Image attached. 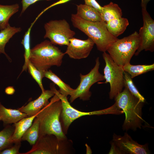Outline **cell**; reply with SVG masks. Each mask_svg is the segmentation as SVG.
Instances as JSON below:
<instances>
[{"label": "cell", "mask_w": 154, "mask_h": 154, "mask_svg": "<svg viewBox=\"0 0 154 154\" xmlns=\"http://www.w3.org/2000/svg\"><path fill=\"white\" fill-rule=\"evenodd\" d=\"M62 109L61 101L55 94L50 101L40 110L35 117L39 122V136L53 135L59 139L67 138L62 131L60 120Z\"/></svg>", "instance_id": "cell-1"}, {"label": "cell", "mask_w": 154, "mask_h": 154, "mask_svg": "<svg viewBox=\"0 0 154 154\" xmlns=\"http://www.w3.org/2000/svg\"><path fill=\"white\" fill-rule=\"evenodd\" d=\"M117 107L125 113L122 125L123 131H136L141 129L145 121L142 117L144 103L131 94L125 88L114 99Z\"/></svg>", "instance_id": "cell-2"}, {"label": "cell", "mask_w": 154, "mask_h": 154, "mask_svg": "<svg viewBox=\"0 0 154 154\" xmlns=\"http://www.w3.org/2000/svg\"><path fill=\"white\" fill-rule=\"evenodd\" d=\"M71 21L73 26L86 35L95 44L98 50L107 51L110 45L118 38L113 36L108 31L105 22H90L72 14Z\"/></svg>", "instance_id": "cell-3"}, {"label": "cell", "mask_w": 154, "mask_h": 154, "mask_svg": "<svg viewBox=\"0 0 154 154\" xmlns=\"http://www.w3.org/2000/svg\"><path fill=\"white\" fill-rule=\"evenodd\" d=\"M64 54L50 41L45 40L31 49L29 60L44 74L52 66H60Z\"/></svg>", "instance_id": "cell-4"}, {"label": "cell", "mask_w": 154, "mask_h": 154, "mask_svg": "<svg viewBox=\"0 0 154 154\" xmlns=\"http://www.w3.org/2000/svg\"><path fill=\"white\" fill-rule=\"evenodd\" d=\"M50 88L61 101L62 109L60 120L62 131L65 135L67 134L71 123L74 120L81 117L87 115L107 114L119 115L122 113V110L117 106L115 103L111 106L100 110L88 112L79 111L71 106L67 97L60 93L56 89L54 84H51Z\"/></svg>", "instance_id": "cell-5"}, {"label": "cell", "mask_w": 154, "mask_h": 154, "mask_svg": "<svg viewBox=\"0 0 154 154\" xmlns=\"http://www.w3.org/2000/svg\"><path fill=\"white\" fill-rule=\"evenodd\" d=\"M140 43L138 33L135 31L128 36L117 38L110 45L107 51L117 65L123 66L130 63Z\"/></svg>", "instance_id": "cell-6"}, {"label": "cell", "mask_w": 154, "mask_h": 154, "mask_svg": "<svg viewBox=\"0 0 154 154\" xmlns=\"http://www.w3.org/2000/svg\"><path fill=\"white\" fill-rule=\"evenodd\" d=\"M72 141L60 139L53 135L39 136L32 149L22 154H68L73 153Z\"/></svg>", "instance_id": "cell-7"}, {"label": "cell", "mask_w": 154, "mask_h": 154, "mask_svg": "<svg viewBox=\"0 0 154 154\" xmlns=\"http://www.w3.org/2000/svg\"><path fill=\"white\" fill-rule=\"evenodd\" d=\"M102 57L105 63L104 76L106 81L98 83L110 84L109 98L112 100L123 91L124 88L123 80L124 71L123 66L117 65L106 52H103Z\"/></svg>", "instance_id": "cell-8"}, {"label": "cell", "mask_w": 154, "mask_h": 154, "mask_svg": "<svg viewBox=\"0 0 154 154\" xmlns=\"http://www.w3.org/2000/svg\"><path fill=\"white\" fill-rule=\"evenodd\" d=\"M44 28L46 33L44 38H49L54 45L67 46L70 39L76 34L64 19L51 20L44 24Z\"/></svg>", "instance_id": "cell-9"}, {"label": "cell", "mask_w": 154, "mask_h": 154, "mask_svg": "<svg viewBox=\"0 0 154 154\" xmlns=\"http://www.w3.org/2000/svg\"><path fill=\"white\" fill-rule=\"evenodd\" d=\"M100 64L99 57H98L96 59L95 66L88 74L86 75L80 74V82L70 95L69 100L70 103L78 98L83 101L90 100L92 94L90 91L91 86L96 83L105 80L104 75L99 71Z\"/></svg>", "instance_id": "cell-10"}, {"label": "cell", "mask_w": 154, "mask_h": 154, "mask_svg": "<svg viewBox=\"0 0 154 154\" xmlns=\"http://www.w3.org/2000/svg\"><path fill=\"white\" fill-rule=\"evenodd\" d=\"M143 25L138 33L140 39L139 46L135 52V55H138L142 51H154V21L146 9H142Z\"/></svg>", "instance_id": "cell-11"}, {"label": "cell", "mask_w": 154, "mask_h": 154, "mask_svg": "<svg viewBox=\"0 0 154 154\" xmlns=\"http://www.w3.org/2000/svg\"><path fill=\"white\" fill-rule=\"evenodd\" d=\"M121 154H149L148 144L141 145L133 140L127 132L123 136L114 133L112 140Z\"/></svg>", "instance_id": "cell-12"}, {"label": "cell", "mask_w": 154, "mask_h": 154, "mask_svg": "<svg viewBox=\"0 0 154 154\" xmlns=\"http://www.w3.org/2000/svg\"><path fill=\"white\" fill-rule=\"evenodd\" d=\"M94 44L89 38L82 40L73 37L70 39L69 44L64 54L74 59L85 58L89 56Z\"/></svg>", "instance_id": "cell-13"}, {"label": "cell", "mask_w": 154, "mask_h": 154, "mask_svg": "<svg viewBox=\"0 0 154 154\" xmlns=\"http://www.w3.org/2000/svg\"><path fill=\"white\" fill-rule=\"evenodd\" d=\"M54 94L51 88L50 90H45L37 99L29 102L18 109L21 112L26 114L28 117L37 115L48 103L49 99Z\"/></svg>", "instance_id": "cell-14"}, {"label": "cell", "mask_w": 154, "mask_h": 154, "mask_svg": "<svg viewBox=\"0 0 154 154\" xmlns=\"http://www.w3.org/2000/svg\"><path fill=\"white\" fill-rule=\"evenodd\" d=\"M27 117L26 114L21 112L19 109L7 108L0 102V117L4 126L14 123Z\"/></svg>", "instance_id": "cell-15"}, {"label": "cell", "mask_w": 154, "mask_h": 154, "mask_svg": "<svg viewBox=\"0 0 154 154\" xmlns=\"http://www.w3.org/2000/svg\"><path fill=\"white\" fill-rule=\"evenodd\" d=\"M37 115L24 118L19 121L13 123L14 127V132L11 138V141L14 143L21 141V137L27 131L31 126Z\"/></svg>", "instance_id": "cell-16"}, {"label": "cell", "mask_w": 154, "mask_h": 154, "mask_svg": "<svg viewBox=\"0 0 154 154\" xmlns=\"http://www.w3.org/2000/svg\"><path fill=\"white\" fill-rule=\"evenodd\" d=\"M76 15L80 18L90 22L103 21L100 13L96 9L85 4L77 5Z\"/></svg>", "instance_id": "cell-17"}, {"label": "cell", "mask_w": 154, "mask_h": 154, "mask_svg": "<svg viewBox=\"0 0 154 154\" xmlns=\"http://www.w3.org/2000/svg\"><path fill=\"white\" fill-rule=\"evenodd\" d=\"M106 23L108 31L117 38L125 31L129 25L128 20L122 17L110 20Z\"/></svg>", "instance_id": "cell-18"}, {"label": "cell", "mask_w": 154, "mask_h": 154, "mask_svg": "<svg viewBox=\"0 0 154 154\" xmlns=\"http://www.w3.org/2000/svg\"><path fill=\"white\" fill-rule=\"evenodd\" d=\"M19 8L17 3L10 5H0V30L5 29L9 25L10 18L19 11Z\"/></svg>", "instance_id": "cell-19"}, {"label": "cell", "mask_w": 154, "mask_h": 154, "mask_svg": "<svg viewBox=\"0 0 154 154\" xmlns=\"http://www.w3.org/2000/svg\"><path fill=\"white\" fill-rule=\"evenodd\" d=\"M101 15L102 21L107 23L113 19L121 17L122 13L117 4L111 2L102 7Z\"/></svg>", "instance_id": "cell-20"}, {"label": "cell", "mask_w": 154, "mask_h": 154, "mask_svg": "<svg viewBox=\"0 0 154 154\" xmlns=\"http://www.w3.org/2000/svg\"><path fill=\"white\" fill-rule=\"evenodd\" d=\"M21 31V28L12 27L9 24L5 29L0 31V54H4L9 61L11 59L5 51V46L15 34Z\"/></svg>", "instance_id": "cell-21"}, {"label": "cell", "mask_w": 154, "mask_h": 154, "mask_svg": "<svg viewBox=\"0 0 154 154\" xmlns=\"http://www.w3.org/2000/svg\"><path fill=\"white\" fill-rule=\"evenodd\" d=\"M44 75V77L50 80L59 87V90L58 91L61 94L66 97L68 95H71L74 89L65 83L50 70H48L46 71Z\"/></svg>", "instance_id": "cell-22"}, {"label": "cell", "mask_w": 154, "mask_h": 154, "mask_svg": "<svg viewBox=\"0 0 154 154\" xmlns=\"http://www.w3.org/2000/svg\"><path fill=\"white\" fill-rule=\"evenodd\" d=\"M124 71L133 78L138 76L154 70V64L149 65H133L130 63L123 66Z\"/></svg>", "instance_id": "cell-23"}, {"label": "cell", "mask_w": 154, "mask_h": 154, "mask_svg": "<svg viewBox=\"0 0 154 154\" xmlns=\"http://www.w3.org/2000/svg\"><path fill=\"white\" fill-rule=\"evenodd\" d=\"M39 122L35 117L31 126L27 130L21 138V141H26L30 144H35L39 137Z\"/></svg>", "instance_id": "cell-24"}, {"label": "cell", "mask_w": 154, "mask_h": 154, "mask_svg": "<svg viewBox=\"0 0 154 154\" xmlns=\"http://www.w3.org/2000/svg\"><path fill=\"white\" fill-rule=\"evenodd\" d=\"M14 130L13 125H9L5 126L0 131V153L14 144L11 142V139Z\"/></svg>", "instance_id": "cell-25"}, {"label": "cell", "mask_w": 154, "mask_h": 154, "mask_svg": "<svg viewBox=\"0 0 154 154\" xmlns=\"http://www.w3.org/2000/svg\"><path fill=\"white\" fill-rule=\"evenodd\" d=\"M38 19V18L37 17L34 21L31 24V25L27 31L25 33L23 39L21 42V43L24 46L25 50L24 54L25 62L21 73L25 71H26L27 69L31 50L30 47V33L33 26Z\"/></svg>", "instance_id": "cell-26"}, {"label": "cell", "mask_w": 154, "mask_h": 154, "mask_svg": "<svg viewBox=\"0 0 154 154\" xmlns=\"http://www.w3.org/2000/svg\"><path fill=\"white\" fill-rule=\"evenodd\" d=\"M130 76L124 71L123 75V85L133 95L138 98L140 101L144 103L145 99L142 95L134 84Z\"/></svg>", "instance_id": "cell-27"}, {"label": "cell", "mask_w": 154, "mask_h": 154, "mask_svg": "<svg viewBox=\"0 0 154 154\" xmlns=\"http://www.w3.org/2000/svg\"><path fill=\"white\" fill-rule=\"evenodd\" d=\"M27 69L29 73L38 84L42 92H44L45 90L42 85V80L44 77V74L37 68L29 60L28 63Z\"/></svg>", "instance_id": "cell-28"}, {"label": "cell", "mask_w": 154, "mask_h": 154, "mask_svg": "<svg viewBox=\"0 0 154 154\" xmlns=\"http://www.w3.org/2000/svg\"><path fill=\"white\" fill-rule=\"evenodd\" d=\"M21 141H19L6 149L0 153V154H22L19 151L21 145Z\"/></svg>", "instance_id": "cell-29"}, {"label": "cell", "mask_w": 154, "mask_h": 154, "mask_svg": "<svg viewBox=\"0 0 154 154\" xmlns=\"http://www.w3.org/2000/svg\"><path fill=\"white\" fill-rule=\"evenodd\" d=\"M85 4L93 7L97 9L101 14L102 7L100 5L96 0H84Z\"/></svg>", "instance_id": "cell-30"}, {"label": "cell", "mask_w": 154, "mask_h": 154, "mask_svg": "<svg viewBox=\"0 0 154 154\" xmlns=\"http://www.w3.org/2000/svg\"><path fill=\"white\" fill-rule=\"evenodd\" d=\"M40 0H22L21 3L22 5V9L21 15L24 13L28 7L30 5ZM46 0L49 1L50 0Z\"/></svg>", "instance_id": "cell-31"}, {"label": "cell", "mask_w": 154, "mask_h": 154, "mask_svg": "<svg viewBox=\"0 0 154 154\" xmlns=\"http://www.w3.org/2000/svg\"><path fill=\"white\" fill-rule=\"evenodd\" d=\"M110 143L111 147L108 154H121L120 151L112 141H111Z\"/></svg>", "instance_id": "cell-32"}, {"label": "cell", "mask_w": 154, "mask_h": 154, "mask_svg": "<svg viewBox=\"0 0 154 154\" xmlns=\"http://www.w3.org/2000/svg\"><path fill=\"white\" fill-rule=\"evenodd\" d=\"M70 0H60L58 1H57L55 3H54L50 6L44 9L39 15L40 16L47 9L50 8L51 7L55 6L56 5H58L60 4L64 3Z\"/></svg>", "instance_id": "cell-33"}, {"label": "cell", "mask_w": 154, "mask_h": 154, "mask_svg": "<svg viewBox=\"0 0 154 154\" xmlns=\"http://www.w3.org/2000/svg\"><path fill=\"white\" fill-rule=\"evenodd\" d=\"M15 91L14 89L11 86L8 87L5 89V93L8 95H12L14 94Z\"/></svg>", "instance_id": "cell-34"}, {"label": "cell", "mask_w": 154, "mask_h": 154, "mask_svg": "<svg viewBox=\"0 0 154 154\" xmlns=\"http://www.w3.org/2000/svg\"><path fill=\"white\" fill-rule=\"evenodd\" d=\"M151 0H141V6L142 9H146L147 4Z\"/></svg>", "instance_id": "cell-35"}, {"label": "cell", "mask_w": 154, "mask_h": 154, "mask_svg": "<svg viewBox=\"0 0 154 154\" xmlns=\"http://www.w3.org/2000/svg\"><path fill=\"white\" fill-rule=\"evenodd\" d=\"M85 146L86 147V154H92V152L90 147L87 144H86Z\"/></svg>", "instance_id": "cell-36"}, {"label": "cell", "mask_w": 154, "mask_h": 154, "mask_svg": "<svg viewBox=\"0 0 154 154\" xmlns=\"http://www.w3.org/2000/svg\"><path fill=\"white\" fill-rule=\"evenodd\" d=\"M1 121V117H0V121Z\"/></svg>", "instance_id": "cell-37"}]
</instances>
